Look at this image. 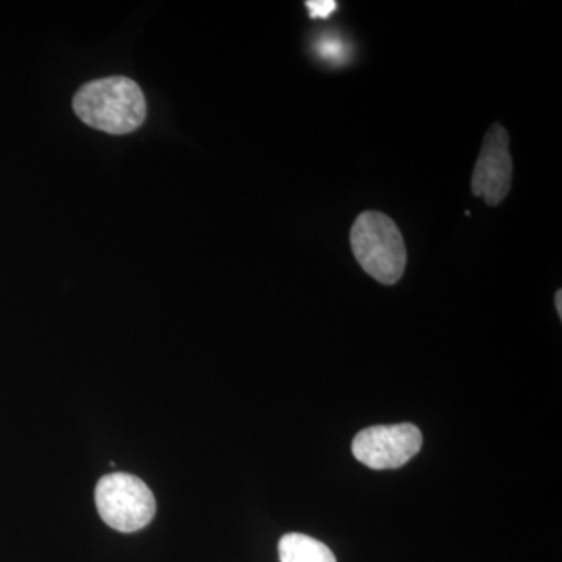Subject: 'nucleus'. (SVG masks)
I'll return each instance as SVG.
<instances>
[{"label": "nucleus", "mask_w": 562, "mask_h": 562, "mask_svg": "<svg viewBox=\"0 0 562 562\" xmlns=\"http://www.w3.org/2000/svg\"><path fill=\"white\" fill-rule=\"evenodd\" d=\"M279 554L281 562H336L335 554L312 536L290 532L280 539Z\"/></svg>", "instance_id": "nucleus-6"}, {"label": "nucleus", "mask_w": 562, "mask_h": 562, "mask_svg": "<svg viewBox=\"0 0 562 562\" xmlns=\"http://www.w3.org/2000/svg\"><path fill=\"white\" fill-rule=\"evenodd\" d=\"M554 302H557L558 314H560V316H562V292L561 291L557 292V297H554Z\"/></svg>", "instance_id": "nucleus-9"}, {"label": "nucleus", "mask_w": 562, "mask_h": 562, "mask_svg": "<svg viewBox=\"0 0 562 562\" xmlns=\"http://www.w3.org/2000/svg\"><path fill=\"white\" fill-rule=\"evenodd\" d=\"M95 505L103 522L122 532L138 531L154 519L157 502L143 480L110 473L95 487Z\"/></svg>", "instance_id": "nucleus-3"}, {"label": "nucleus", "mask_w": 562, "mask_h": 562, "mask_svg": "<svg viewBox=\"0 0 562 562\" xmlns=\"http://www.w3.org/2000/svg\"><path fill=\"white\" fill-rule=\"evenodd\" d=\"M74 111L85 124L110 135L135 132L146 120V99L136 81L109 77L83 85L74 98Z\"/></svg>", "instance_id": "nucleus-1"}, {"label": "nucleus", "mask_w": 562, "mask_h": 562, "mask_svg": "<svg viewBox=\"0 0 562 562\" xmlns=\"http://www.w3.org/2000/svg\"><path fill=\"white\" fill-rule=\"evenodd\" d=\"M422 442V432L414 424L376 425L355 436L351 453L373 471H386L412 461Z\"/></svg>", "instance_id": "nucleus-4"}, {"label": "nucleus", "mask_w": 562, "mask_h": 562, "mask_svg": "<svg viewBox=\"0 0 562 562\" xmlns=\"http://www.w3.org/2000/svg\"><path fill=\"white\" fill-rule=\"evenodd\" d=\"M324 52H322V57L324 58H342V47L341 44L336 43V46H330V43H324Z\"/></svg>", "instance_id": "nucleus-8"}, {"label": "nucleus", "mask_w": 562, "mask_h": 562, "mask_svg": "<svg viewBox=\"0 0 562 562\" xmlns=\"http://www.w3.org/2000/svg\"><path fill=\"white\" fill-rule=\"evenodd\" d=\"M351 250L364 272L382 284H395L406 268V246L397 224L380 211H364L350 232Z\"/></svg>", "instance_id": "nucleus-2"}, {"label": "nucleus", "mask_w": 562, "mask_h": 562, "mask_svg": "<svg viewBox=\"0 0 562 562\" xmlns=\"http://www.w3.org/2000/svg\"><path fill=\"white\" fill-rule=\"evenodd\" d=\"M513 181L509 135L501 124H494L484 136L482 151L472 173V194L483 198L490 206L505 201Z\"/></svg>", "instance_id": "nucleus-5"}, {"label": "nucleus", "mask_w": 562, "mask_h": 562, "mask_svg": "<svg viewBox=\"0 0 562 562\" xmlns=\"http://www.w3.org/2000/svg\"><path fill=\"white\" fill-rule=\"evenodd\" d=\"M305 5L312 20H328L338 9V2L335 0H308Z\"/></svg>", "instance_id": "nucleus-7"}]
</instances>
